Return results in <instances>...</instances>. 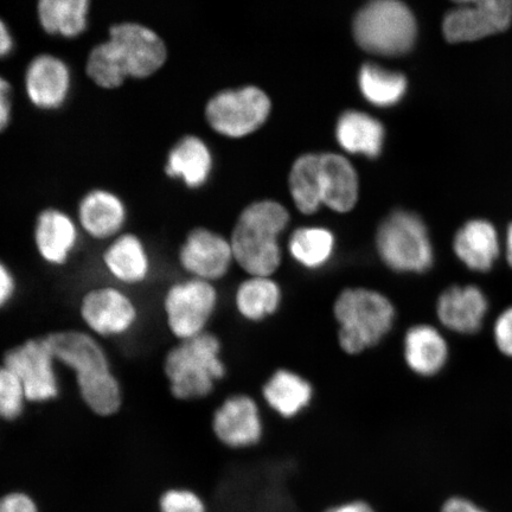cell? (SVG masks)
<instances>
[{
    "mask_svg": "<svg viewBox=\"0 0 512 512\" xmlns=\"http://www.w3.org/2000/svg\"><path fill=\"white\" fill-rule=\"evenodd\" d=\"M86 73L96 86L102 89H117L128 79L126 70L113 43L108 40L96 44L89 51Z\"/></svg>",
    "mask_w": 512,
    "mask_h": 512,
    "instance_id": "obj_31",
    "label": "cell"
},
{
    "mask_svg": "<svg viewBox=\"0 0 512 512\" xmlns=\"http://www.w3.org/2000/svg\"><path fill=\"white\" fill-rule=\"evenodd\" d=\"M34 242L38 255L47 265L66 266L79 247V224L61 209H44L35 222Z\"/></svg>",
    "mask_w": 512,
    "mask_h": 512,
    "instance_id": "obj_19",
    "label": "cell"
},
{
    "mask_svg": "<svg viewBox=\"0 0 512 512\" xmlns=\"http://www.w3.org/2000/svg\"><path fill=\"white\" fill-rule=\"evenodd\" d=\"M361 92L371 104L390 107L403 99L407 93L408 81L405 75L383 69L375 63L363 64L358 75Z\"/></svg>",
    "mask_w": 512,
    "mask_h": 512,
    "instance_id": "obj_30",
    "label": "cell"
},
{
    "mask_svg": "<svg viewBox=\"0 0 512 512\" xmlns=\"http://www.w3.org/2000/svg\"><path fill=\"white\" fill-rule=\"evenodd\" d=\"M492 339L499 354L512 360V305L505 307L496 317Z\"/></svg>",
    "mask_w": 512,
    "mask_h": 512,
    "instance_id": "obj_34",
    "label": "cell"
},
{
    "mask_svg": "<svg viewBox=\"0 0 512 512\" xmlns=\"http://www.w3.org/2000/svg\"><path fill=\"white\" fill-rule=\"evenodd\" d=\"M453 252L462 264L475 273H489L502 254V242L496 227L476 219L460 227L453 239Z\"/></svg>",
    "mask_w": 512,
    "mask_h": 512,
    "instance_id": "obj_22",
    "label": "cell"
},
{
    "mask_svg": "<svg viewBox=\"0 0 512 512\" xmlns=\"http://www.w3.org/2000/svg\"><path fill=\"white\" fill-rule=\"evenodd\" d=\"M271 107L270 98L258 87L227 89L209 100L206 118L215 132L229 138H241L266 123Z\"/></svg>",
    "mask_w": 512,
    "mask_h": 512,
    "instance_id": "obj_10",
    "label": "cell"
},
{
    "mask_svg": "<svg viewBox=\"0 0 512 512\" xmlns=\"http://www.w3.org/2000/svg\"><path fill=\"white\" fill-rule=\"evenodd\" d=\"M337 344L345 355H363L392 334L398 310L390 297L375 288H344L332 304Z\"/></svg>",
    "mask_w": 512,
    "mask_h": 512,
    "instance_id": "obj_2",
    "label": "cell"
},
{
    "mask_svg": "<svg viewBox=\"0 0 512 512\" xmlns=\"http://www.w3.org/2000/svg\"><path fill=\"white\" fill-rule=\"evenodd\" d=\"M159 512H209L204 498L189 488H170L158 499Z\"/></svg>",
    "mask_w": 512,
    "mask_h": 512,
    "instance_id": "obj_33",
    "label": "cell"
},
{
    "mask_svg": "<svg viewBox=\"0 0 512 512\" xmlns=\"http://www.w3.org/2000/svg\"><path fill=\"white\" fill-rule=\"evenodd\" d=\"M213 170V156L200 137L185 136L172 146L165 163V174L181 179L190 189H198L208 182Z\"/></svg>",
    "mask_w": 512,
    "mask_h": 512,
    "instance_id": "obj_24",
    "label": "cell"
},
{
    "mask_svg": "<svg viewBox=\"0 0 512 512\" xmlns=\"http://www.w3.org/2000/svg\"><path fill=\"white\" fill-rule=\"evenodd\" d=\"M382 264L398 274H425L434 265V248L427 226L411 211L396 210L376 233Z\"/></svg>",
    "mask_w": 512,
    "mask_h": 512,
    "instance_id": "obj_6",
    "label": "cell"
},
{
    "mask_svg": "<svg viewBox=\"0 0 512 512\" xmlns=\"http://www.w3.org/2000/svg\"><path fill=\"white\" fill-rule=\"evenodd\" d=\"M91 5L89 0H41L38 22L49 35L76 38L88 28Z\"/></svg>",
    "mask_w": 512,
    "mask_h": 512,
    "instance_id": "obj_27",
    "label": "cell"
},
{
    "mask_svg": "<svg viewBox=\"0 0 512 512\" xmlns=\"http://www.w3.org/2000/svg\"><path fill=\"white\" fill-rule=\"evenodd\" d=\"M233 303L236 313L245 322L264 323L283 306V287L273 277H248L236 287Z\"/></svg>",
    "mask_w": 512,
    "mask_h": 512,
    "instance_id": "obj_23",
    "label": "cell"
},
{
    "mask_svg": "<svg viewBox=\"0 0 512 512\" xmlns=\"http://www.w3.org/2000/svg\"><path fill=\"white\" fill-rule=\"evenodd\" d=\"M128 79L151 78L168 61V47L158 32L137 22H121L108 30Z\"/></svg>",
    "mask_w": 512,
    "mask_h": 512,
    "instance_id": "obj_12",
    "label": "cell"
},
{
    "mask_svg": "<svg viewBox=\"0 0 512 512\" xmlns=\"http://www.w3.org/2000/svg\"><path fill=\"white\" fill-rule=\"evenodd\" d=\"M504 256L505 260H507V264L512 270V223L507 229V234H505Z\"/></svg>",
    "mask_w": 512,
    "mask_h": 512,
    "instance_id": "obj_41",
    "label": "cell"
},
{
    "mask_svg": "<svg viewBox=\"0 0 512 512\" xmlns=\"http://www.w3.org/2000/svg\"><path fill=\"white\" fill-rule=\"evenodd\" d=\"M336 238L323 227H302L288 240L291 258L307 271L322 270L334 258Z\"/></svg>",
    "mask_w": 512,
    "mask_h": 512,
    "instance_id": "obj_28",
    "label": "cell"
},
{
    "mask_svg": "<svg viewBox=\"0 0 512 512\" xmlns=\"http://www.w3.org/2000/svg\"><path fill=\"white\" fill-rule=\"evenodd\" d=\"M18 281L14 271L0 259V311L9 307L17 297Z\"/></svg>",
    "mask_w": 512,
    "mask_h": 512,
    "instance_id": "obj_36",
    "label": "cell"
},
{
    "mask_svg": "<svg viewBox=\"0 0 512 512\" xmlns=\"http://www.w3.org/2000/svg\"><path fill=\"white\" fill-rule=\"evenodd\" d=\"M511 23V0H476L457 3L448 11L443 32L450 43H471L501 34Z\"/></svg>",
    "mask_w": 512,
    "mask_h": 512,
    "instance_id": "obj_13",
    "label": "cell"
},
{
    "mask_svg": "<svg viewBox=\"0 0 512 512\" xmlns=\"http://www.w3.org/2000/svg\"><path fill=\"white\" fill-rule=\"evenodd\" d=\"M101 262L113 284L126 290L146 284L153 270L149 249L134 233H121L111 240L101 254Z\"/></svg>",
    "mask_w": 512,
    "mask_h": 512,
    "instance_id": "obj_18",
    "label": "cell"
},
{
    "mask_svg": "<svg viewBox=\"0 0 512 512\" xmlns=\"http://www.w3.org/2000/svg\"><path fill=\"white\" fill-rule=\"evenodd\" d=\"M12 118V86L0 75V133L9 127Z\"/></svg>",
    "mask_w": 512,
    "mask_h": 512,
    "instance_id": "obj_37",
    "label": "cell"
},
{
    "mask_svg": "<svg viewBox=\"0 0 512 512\" xmlns=\"http://www.w3.org/2000/svg\"><path fill=\"white\" fill-rule=\"evenodd\" d=\"M14 48V36H12L8 24L4 22L3 18H0V59H2V57L10 55Z\"/></svg>",
    "mask_w": 512,
    "mask_h": 512,
    "instance_id": "obj_40",
    "label": "cell"
},
{
    "mask_svg": "<svg viewBox=\"0 0 512 512\" xmlns=\"http://www.w3.org/2000/svg\"><path fill=\"white\" fill-rule=\"evenodd\" d=\"M0 512H40V507L28 492L15 490L0 496Z\"/></svg>",
    "mask_w": 512,
    "mask_h": 512,
    "instance_id": "obj_35",
    "label": "cell"
},
{
    "mask_svg": "<svg viewBox=\"0 0 512 512\" xmlns=\"http://www.w3.org/2000/svg\"><path fill=\"white\" fill-rule=\"evenodd\" d=\"M352 32L358 46L370 54L401 56L413 49L418 24L405 3L375 0L357 12Z\"/></svg>",
    "mask_w": 512,
    "mask_h": 512,
    "instance_id": "obj_5",
    "label": "cell"
},
{
    "mask_svg": "<svg viewBox=\"0 0 512 512\" xmlns=\"http://www.w3.org/2000/svg\"><path fill=\"white\" fill-rule=\"evenodd\" d=\"M288 222L286 208L273 201L255 202L242 211L229 241L235 264L248 277H273L278 272L283 261L279 236Z\"/></svg>",
    "mask_w": 512,
    "mask_h": 512,
    "instance_id": "obj_3",
    "label": "cell"
},
{
    "mask_svg": "<svg viewBox=\"0 0 512 512\" xmlns=\"http://www.w3.org/2000/svg\"><path fill=\"white\" fill-rule=\"evenodd\" d=\"M323 203L337 213H348L358 201L357 172L347 158L337 153L320 155Z\"/></svg>",
    "mask_w": 512,
    "mask_h": 512,
    "instance_id": "obj_25",
    "label": "cell"
},
{
    "mask_svg": "<svg viewBox=\"0 0 512 512\" xmlns=\"http://www.w3.org/2000/svg\"><path fill=\"white\" fill-rule=\"evenodd\" d=\"M316 389L303 374L290 368H278L267 377L261 387L265 405L284 420L303 415L315 400Z\"/></svg>",
    "mask_w": 512,
    "mask_h": 512,
    "instance_id": "obj_20",
    "label": "cell"
},
{
    "mask_svg": "<svg viewBox=\"0 0 512 512\" xmlns=\"http://www.w3.org/2000/svg\"><path fill=\"white\" fill-rule=\"evenodd\" d=\"M293 202L303 214H315L323 203L320 155L306 153L294 162L290 174Z\"/></svg>",
    "mask_w": 512,
    "mask_h": 512,
    "instance_id": "obj_29",
    "label": "cell"
},
{
    "mask_svg": "<svg viewBox=\"0 0 512 512\" xmlns=\"http://www.w3.org/2000/svg\"><path fill=\"white\" fill-rule=\"evenodd\" d=\"M3 364L21 381L30 405L60 398L62 387L56 358L46 337H31L5 351Z\"/></svg>",
    "mask_w": 512,
    "mask_h": 512,
    "instance_id": "obj_9",
    "label": "cell"
},
{
    "mask_svg": "<svg viewBox=\"0 0 512 512\" xmlns=\"http://www.w3.org/2000/svg\"><path fill=\"white\" fill-rule=\"evenodd\" d=\"M336 137L345 151L377 158L384 144V127L367 113L348 111L338 119Z\"/></svg>",
    "mask_w": 512,
    "mask_h": 512,
    "instance_id": "obj_26",
    "label": "cell"
},
{
    "mask_svg": "<svg viewBox=\"0 0 512 512\" xmlns=\"http://www.w3.org/2000/svg\"><path fill=\"white\" fill-rule=\"evenodd\" d=\"M24 88L38 110L56 111L66 104L72 89V72L60 56L40 54L25 69Z\"/></svg>",
    "mask_w": 512,
    "mask_h": 512,
    "instance_id": "obj_16",
    "label": "cell"
},
{
    "mask_svg": "<svg viewBox=\"0 0 512 512\" xmlns=\"http://www.w3.org/2000/svg\"><path fill=\"white\" fill-rule=\"evenodd\" d=\"M450 356V343L440 326L418 323L409 326L403 335V363L420 379H433L443 373Z\"/></svg>",
    "mask_w": 512,
    "mask_h": 512,
    "instance_id": "obj_17",
    "label": "cell"
},
{
    "mask_svg": "<svg viewBox=\"0 0 512 512\" xmlns=\"http://www.w3.org/2000/svg\"><path fill=\"white\" fill-rule=\"evenodd\" d=\"M322 512H379L373 504L362 498L348 499L324 509Z\"/></svg>",
    "mask_w": 512,
    "mask_h": 512,
    "instance_id": "obj_39",
    "label": "cell"
},
{
    "mask_svg": "<svg viewBox=\"0 0 512 512\" xmlns=\"http://www.w3.org/2000/svg\"><path fill=\"white\" fill-rule=\"evenodd\" d=\"M489 312L488 294L475 284L448 286L435 302V317L440 328L460 336L479 334Z\"/></svg>",
    "mask_w": 512,
    "mask_h": 512,
    "instance_id": "obj_15",
    "label": "cell"
},
{
    "mask_svg": "<svg viewBox=\"0 0 512 512\" xmlns=\"http://www.w3.org/2000/svg\"><path fill=\"white\" fill-rule=\"evenodd\" d=\"M29 405L21 381L14 371L0 364V420L16 422L23 418Z\"/></svg>",
    "mask_w": 512,
    "mask_h": 512,
    "instance_id": "obj_32",
    "label": "cell"
},
{
    "mask_svg": "<svg viewBox=\"0 0 512 512\" xmlns=\"http://www.w3.org/2000/svg\"><path fill=\"white\" fill-rule=\"evenodd\" d=\"M127 208L121 198L106 189H93L81 198L78 224L82 232L96 241H111L123 233Z\"/></svg>",
    "mask_w": 512,
    "mask_h": 512,
    "instance_id": "obj_21",
    "label": "cell"
},
{
    "mask_svg": "<svg viewBox=\"0 0 512 512\" xmlns=\"http://www.w3.org/2000/svg\"><path fill=\"white\" fill-rule=\"evenodd\" d=\"M178 262L188 278L216 284L227 277L234 264L230 241L213 230L192 229L178 251Z\"/></svg>",
    "mask_w": 512,
    "mask_h": 512,
    "instance_id": "obj_14",
    "label": "cell"
},
{
    "mask_svg": "<svg viewBox=\"0 0 512 512\" xmlns=\"http://www.w3.org/2000/svg\"><path fill=\"white\" fill-rule=\"evenodd\" d=\"M78 311L85 330L100 341L131 335L140 320L136 299L113 283L88 288L80 297Z\"/></svg>",
    "mask_w": 512,
    "mask_h": 512,
    "instance_id": "obj_8",
    "label": "cell"
},
{
    "mask_svg": "<svg viewBox=\"0 0 512 512\" xmlns=\"http://www.w3.org/2000/svg\"><path fill=\"white\" fill-rule=\"evenodd\" d=\"M60 366L72 371L83 405L100 418L124 406V388L99 338L86 330L64 329L44 335Z\"/></svg>",
    "mask_w": 512,
    "mask_h": 512,
    "instance_id": "obj_1",
    "label": "cell"
},
{
    "mask_svg": "<svg viewBox=\"0 0 512 512\" xmlns=\"http://www.w3.org/2000/svg\"><path fill=\"white\" fill-rule=\"evenodd\" d=\"M227 370L222 341L211 331L177 342L163 361L169 392L183 402L208 398L227 376Z\"/></svg>",
    "mask_w": 512,
    "mask_h": 512,
    "instance_id": "obj_4",
    "label": "cell"
},
{
    "mask_svg": "<svg viewBox=\"0 0 512 512\" xmlns=\"http://www.w3.org/2000/svg\"><path fill=\"white\" fill-rule=\"evenodd\" d=\"M439 512H489L472 499L464 496H451L441 504Z\"/></svg>",
    "mask_w": 512,
    "mask_h": 512,
    "instance_id": "obj_38",
    "label": "cell"
},
{
    "mask_svg": "<svg viewBox=\"0 0 512 512\" xmlns=\"http://www.w3.org/2000/svg\"><path fill=\"white\" fill-rule=\"evenodd\" d=\"M210 426L215 439L229 450H248L265 437L260 403L246 393L227 396L211 415Z\"/></svg>",
    "mask_w": 512,
    "mask_h": 512,
    "instance_id": "obj_11",
    "label": "cell"
},
{
    "mask_svg": "<svg viewBox=\"0 0 512 512\" xmlns=\"http://www.w3.org/2000/svg\"><path fill=\"white\" fill-rule=\"evenodd\" d=\"M220 299L216 284L188 277L175 281L163 294L166 329L177 342L206 334Z\"/></svg>",
    "mask_w": 512,
    "mask_h": 512,
    "instance_id": "obj_7",
    "label": "cell"
}]
</instances>
